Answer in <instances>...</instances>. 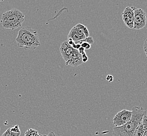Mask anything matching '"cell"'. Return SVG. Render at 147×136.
<instances>
[{
  "label": "cell",
  "mask_w": 147,
  "mask_h": 136,
  "mask_svg": "<svg viewBox=\"0 0 147 136\" xmlns=\"http://www.w3.org/2000/svg\"><path fill=\"white\" fill-rule=\"evenodd\" d=\"M25 21V15L18 9H12L4 13L1 23L3 28L12 30L21 27Z\"/></svg>",
  "instance_id": "3"
},
{
  "label": "cell",
  "mask_w": 147,
  "mask_h": 136,
  "mask_svg": "<svg viewBox=\"0 0 147 136\" xmlns=\"http://www.w3.org/2000/svg\"><path fill=\"white\" fill-rule=\"evenodd\" d=\"M15 42L18 47L26 50H35L40 45L37 30L29 26L24 27L19 30Z\"/></svg>",
  "instance_id": "2"
},
{
  "label": "cell",
  "mask_w": 147,
  "mask_h": 136,
  "mask_svg": "<svg viewBox=\"0 0 147 136\" xmlns=\"http://www.w3.org/2000/svg\"><path fill=\"white\" fill-rule=\"evenodd\" d=\"M81 55H82V59H88V57L87 56L85 52L84 53H82Z\"/></svg>",
  "instance_id": "20"
},
{
  "label": "cell",
  "mask_w": 147,
  "mask_h": 136,
  "mask_svg": "<svg viewBox=\"0 0 147 136\" xmlns=\"http://www.w3.org/2000/svg\"><path fill=\"white\" fill-rule=\"evenodd\" d=\"M39 135L40 134H39L38 131L32 128L27 130L24 134V136H39Z\"/></svg>",
  "instance_id": "10"
},
{
  "label": "cell",
  "mask_w": 147,
  "mask_h": 136,
  "mask_svg": "<svg viewBox=\"0 0 147 136\" xmlns=\"http://www.w3.org/2000/svg\"><path fill=\"white\" fill-rule=\"evenodd\" d=\"M144 46H147V38L145 40L144 42Z\"/></svg>",
  "instance_id": "23"
},
{
  "label": "cell",
  "mask_w": 147,
  "mask_h": 136,
  "mask_svg": "<svg viewBox=\"0 0 147 136\" xmlns=\"http://www.w3.org/2000/svg\"><path fill=\"white\" fill-rule=\"evenodd\" d=\"M76 26L78 27L80 30L82 31L83 33H84V34L85 35L86 37H88L90 36V34H89V32H88V29L87 28V27L85 26L84 25H83L82 24H78L76 25Z\"/></svg>",
  "instance_id": "12"
},
{
  "label": "cell",
  "mask_w": 147,
  "mask_h": 136,
  "mask_svg": "<svg viewBox=\"0 0 147 136\" xmlns=\"http://www.w3.org/2000/svg\"><path fill=\"white\" fill-rule=\"evenodd\" d=\"M81 46L85 49H90L91 47V44L88 42H83L81 44Z\"/></svg>",
  "instance_id": "16"
},
{
  "label": "cell",
  "mask_w": 147,
  "mask_h": 136,
  "mask_svg": "<svg viewBox=\"0 0 147 136\" xmlns=\"http://www.w3.org/2000/svg\"><path fill=\"white\" fill-rule=\"evenodd\" d=\"M83 42H88L90 44H94V39L93 38V37L89 36L88 37H86L85 38L83 39L82 40H79L78 42H76L75 44H81Z\"/></svg>",
  "instance_id": "13"
},
{
  "label": "cell",
  "mask_w": 147,
  "mask_h": 136,
  "mask_svg": "<svg viewBox=\"0 0 147 136\" xmlns=\"http://www.w3.org/2000/svg\"><path fill=\"white\" fill-rule=\"evenodd\" d=\"M1 136H13L12 135V133H11L10 129L9 128L7 129V130L2 134V135Z\"/></svg>",
  "instance_id": "17"
},
{
  "label": "cell",
  "mask_w": 147,
  "mask_h": 136,
  "mask_svg": "<svg viewBox=\"0 0 147 136\" xmlns=\"http://www.w3.org/2000/svg\"><path fill=\"white\" fill-rule=\"evenodd\" d=\"M11 133L13 136H20L21 135V131L18 125H16L11 128H9Z\"/></svg>",
  "instance_id": "9"
},
{
  "label": "cell",
  "mask_w": 147,
  "mask_h": 136,
  "mask_svg": "<svg viewBox=\"0 0 147 136\" xmlns=\"http://www.w3.org/2000/svg\"><path fill=\"white\" fill-rule=\"evenodd\" d=\"M143 48H144V53H146V57L147 58V46H143Z\"/></svg>",
  "instance_id": "21"
},
{
  "label": "cell",
  "mask_w": 147,
  "mask_h": 136,
  "mask_svg": "<svg viewBox=\"0 0 147 136\" xmlns=\"http://www.w3.org/2000/svg\"><path fill=\"white\" fill-rule=\"evenodd\" d=\"M147 24V14L146 12L141 9L136 7L134 11V26L133 29L141 30L146 26Z\"/></svg>",
  "instance_id": "4"
},
{
  "label": "cell",
  "mask_w": 147,
  "mask_h": 136,
  "mask_svg": "<svg viewBox=\"0 0 147 136\" xmlns=\"http://www.w3.org/2000/svg\"><path fill=\"white\" fill-rule=\"evenodd\" d=\"M39 136H48L47 135H40Z\"/></svg>",
  "instance_id": "24"
},
{
  "label": "cell",
  "mask_w": 147,
  "mask_h": 136,
  "mask_svg": "<svg viewBox=\"0 0 147 136\" xmlns=\"http://www.w3.org/2000/svg\"><path fill=\"white\" fill-rule=\"evenodd\" d=\"M74 48L69 44L67 41L63 42L60 48V51L63 59L66 63L68 62L71 54L74 50Z\"/></svg>",
  "instance_id": "8"
},
{
  "label": "cell",
  "mask_w": 147,
  "mask_h": 136,
  "mask_svg": "<svg viewBox=\"0 0 147 136\" xmlns=\"http://www.w3.org/2000/svg\"><path fill=\"white\" fill-rule=\"evenodd\" d=\"M48 136H56L55 133H54L53 132H50V133H49L48 135Z\"/></svg>",
  "instance_id": "22"
},
{
  "label": "cell",
  "mask_w": 147,
  "mask_h": 136,
  "mask_svg": "<svg viewBox=\"0 0 147 136\" xmlns=\"http://www.w3.org/2000/svg\"><path fill=\"white\" fill-rule=\"evenodd\" d=\"M142 123L144 125V133L142 136H147V112L144 113L143 118L142 119Z\"/></svg>",
  "instance_id": "14"
},
{
  "label": "cell",
  "mask_w": 147,
  "mask_h": 136,
  "mask_svg": "<svg viewBox=\"0 0 147 136\" xmlns=\"http://www.w3.org/2000/svg\"><path fill=\"white\" fill-rule=\"evenodd\" d=\"M135 9V6H127L122 13V18L124 23L130 29L133 28L134 26V11Z\"/></svg>",
  "instance_id": "6"
},
{
  "label": "cell",
  "mask_w": 147,
  "mask_h": 136,
  "mask_svg": "<svg viewBox=\"0 0 147 136\" xmlns=\"http://www.w3.org/2000/svg\"><path fill=\"white\" fill-rule=\"evenodd\" d=\"M78 51H79L80 53H81V55H82V53H84L85 52V49L82 47H81L79 49H78Z\"/></svg>",
  "instance_id": "19"
},
{
  "label": "cell",
  "mask_w": 147,
  "mask_h": 136,
  "mask_svg": "<svg viewBox=\"0 0 147 136\" xmlns=\"http://www.w3.org/2000/svg\"><path fill=\"white\" fill-rule=\"evenodd\" d=\"M73 29H74L76 33L77 34V35L79 37L81 40L86 38L85 35L84 34V33H83L82 31L80 30V28H79L78 27H77V26H75L73 27Z\"/></svg>",
  "instance_id": "15"
},
{
  "label": "cell",
  "mask_w": 147,
  "mask_h": 136,
  "mask_svg": "<svg viewBox=\"0 0 147 136\" xmlns=\"http://www.w3.org/2000/svg\"><path fill=\"white\" fill-rule=\"evenodd\" d=\"M131 111L132 116L129 121L121 127L113 128V136H135L136 129L147 112L144 108L138 106L133 107Z\"/></svg>",
  "instance_id": "1"
},
{
  "label": "cell",
  "mask_w": 147,
  "mask_h": 136,
  "mask_svg": "<svg viewBox=\"0 0 147 136\" xmlns=\"http://www.w3.org/2000/svg\"><path fill=\"white\" fill-rule=\"evenodd\" d=\"M144 133V125L142 121L139 124L136 130L135 136H142Z\"/></svg>",
  "instance_id": "11"
},
{
  "label": "cell",
  "mask_w": 147,
  "mask_h": 136,
  "mask_svg": "<svg viewBox=\"0 0 147 136\" xmlns=\"http://www.w3.org/2000/svg\"><path fill=\"white\" fill-rule=\"evenodd\" d=\"M4 1V0H0V2H3Z\"/></svg>",
  "instance_id": "25"
},
{
  "label": "cell",
  "mask_w": 147,
  "mask_h": 136,
  "mask_svg": "<svg viewBox=\"0 0 147 136\" xmlns=\"http://www.w3.org/2000/svg\"><path fill=\"white\" fill-rule=\"evenodd\" d=\"M82 55L80 53L78 50L74 49L71 54L68 62H66V65H70L74 67H77L82 64Z\"/></svg>",
  "instance_id": "7"
},
{
  "label": "cell",
  "mask_w": 147,
  "mask_h": 136,
  "mask_svg": "<svg viewBox=\"0 0 147 136\" xmlns=\"http://www.w3.org/2000/svg\"><path fill=\"white\" fill-rule=\"evenodd\" d=\"M131 116L132 111L126 109L121 110L118 112L113 118V124L115 127H121L129 121Z\"/></svg>",
  "instance_id": "5"
},
{
  "label": "cell",
  "mask_w": 147,
  "mask_h": 136,
  "mask_svg": "<svg viewBox=\"0 0 147 136\" xmlns=\"http://www.w3.org/2000/svg\"></svg>",
  "instance_id": "26"
},
{
  "label": "cell",
  "mask_w": 147,
  "mask_h": 136,
  "mask_svg": "<svg viewBox=\"0 0 147 136\" xmlns=\"http://www.w3.org/2000/svg\"><path fill=\"white\" fill-rule=\"evenodd\" d=\"M106 80L109 82H112V81L114 80V78L111 75H108L106 77Z\"/></svg>",
  "instance_id": "18"
}]
</instances>
